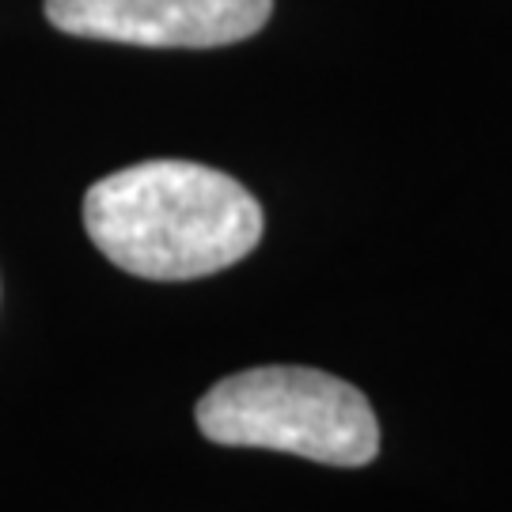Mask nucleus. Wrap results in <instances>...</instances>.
<instances>
[{"label":"nucleus","instance_id":"f257e3e1","mask_svg":"<svg viewBox=\"0 0 512 512\" xmlns=\"http://www.w3.org/2000/svg\"><path fill=\"white\" fill-rule=\"evenodd\" d=\"M84 228L103 255L145 281H194L251 255L262 205L243 183L190 160H145L92 183Z\"/></svg>","mask_w":512,"mask_h":512},{"label":"nucleus","instance_id":"f03ea898","mask_svg":"<svg viewBox=\"0 0 512 512\" xmlns=\"http://www.w3.org/2000/svg\"><path fill=\"white\" fill-rule=\"evenodd\" d=\"M198 429L228 448H270L327 467H365L380 456V421L365 391L300 365H262L209 387Z\"/></svg>","mask_w":512,"mask_h":512},{"label":"nucleus","instance_id":"7ed1b4c3","mask_svg":"<svg viewBox=\"0 0 512 512\" xmlns=\"http://www.w3.org/2000/svg\"><path fill=\"white\" fill-rule=\"evenodd\" d=\"M274 0H46L57 31L156 50H213L258 35Z\"/></svg>","mask_w":512,"mask_h":512}]
</instances>
